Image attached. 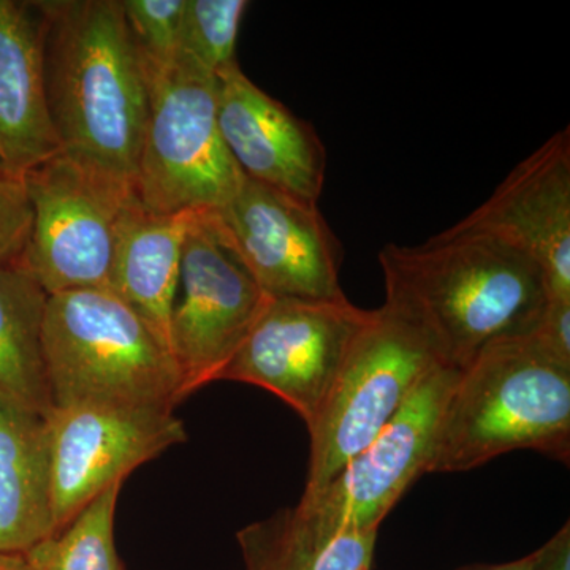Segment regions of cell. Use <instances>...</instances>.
<instances>
[{
	"mask_svg": "<svg viewBox=\"0 0 570 570\" xmlns=\"http://www.w3.org/2000/svg\"><path fill=\"white\" fill-rule=\"evenodd\" d=\"M379 264L382 307L417 333L439 365L453 370H464L494 341L530 333L551 298L534 258L456 224L423 245H385Z\"/></svg>",
	"mask_w": 570,
	"mask_h": 570,
	"instance_id": "6da1fadb",
	"label": "cell"
},
{
	"mask_svg": "<svg viewBox=\"0 0 570 570\" xmlns=\"http://www.w3.org/2000/svg\"><path fill=\"white\" fill-rule=\"evenodd\" d=\"M37 7L48 111L61 151L134 189L149 86L121 0H43Z\"/></svg>",
	"mask_w": 570,
	"mask_h": 570,
	"instance_id": "7a4b0ae2",
	"label": "cell"
},
{
	"mask_svg": "<svg viewBox=\"0 0 570 570\" xmlns=\"http://www.w3.org/2000/svg\"><path fill=\"white\" fill-rule=\"evenodd\" d=\"M515 450L570 461V366L531 332L494 341L460 371L428 474L471 471Z\"/></svg>",
	"mask_w": 570,
	"mask_h": 570,
	"instance_id": "3957f363",
	"label": "cell"
},
{
	"mask_svg": "<svg viewBox=\"0 0 570 570\" xmlns=\"http://www.w3.org/2000/svg\"><path fill=\"white\" fill-rule=\"evenodd\" d=\"M43 355L52 409L184 401L167 341L110 288L48 296Z\"/></svg>",
	"mask_w": 570,
	"mask_h": 570,
	"instance_id": "277c9868",
	"label": "cell"
},
{
	"mask_svg": "<svg viewBox=\"0 0 570 570\" xmlns=\"http://www.w3.org/2000/svg\"><path fill=\"white\" fill-rule=\"evenodd\" d=\"M142 62L149 115L135 197L153 213L217 212L245 176L220 135L216 75L183 51L163 66Z\"/></svg>",
	"mask_w": 570,
	"mask_h": 570,
	"instance_id": "5b68a950",
	"label": "cell"
},
{
	"mask_svg": "<svg viewBox=\"0 0 570 570\" xmlns=\"http://www.w3.org/2000/svg\"><path fill=\"white\" fill-rule=\"evenodd\" d=\"M438 366L442 365L414 330L384 307L374 309L307 426L309 466L302 498L321 493Z\"/></svg>",
	"mask_w": 570,
	"mask_h": 570,
	"instance_id": "8992f818",
	"label": "cell"
},
{
	"mask_svg": "<svg viewBox=\"0 0 570 570\" xmlns=\"http://www.w3.org/2000/svg\"><path fill=\"white\" fill-rule=\"evenodd\" d=\"M22 183L33 219L20 266L48 295L108 288L116 230L132 187L62 151Z\"/></svg>",
	"mask_w": 570,
	"mask_h": 570,
	"instance_id": "52a82bcc",
	"label": "cell"
},
{
	"mask_svg": "<svg viewBox=\"0 0 570 570\" xmlns=\"http://www.w3.org/2000/svg\"><path fill=\"white\" fill-rule=\"evenodd\" d=\"M269 298L217 214L193 213L170 318V348L184 400L220 381Z\"/></svg>",
	"mask_w": 570,
	"mask_h": 570,
	"instance_id": "ba28073f",
	"label": "cell"
},
{
	"mask_svg": "<svg viewBox=\"0 0 570 570\" xmlns=\"http://www.w3.org/2000/svg\"><path fill=\"white\" fill-rule=\"evenodd\" d=\"M371 313L346 295L269 298L220 381L275 393L309 426Z\"/></svg>",
	"mask_w": 570,
	"mask_h": 570,
	"instance_id": "9c48e42d",
	"label": "cell"
},
{
	"mask_svg": "<svg viewBox=\"0 0 570 570\" xmlns=\"http://www.w3.org/2000/svg\"><path fill=\"white\" fill-rule=\"evenodd\" d=\"M460 371L438 366L321 493L296 508L326 532H377L403 494L428 474L442 412Z\"/></svg>",
	"mask_w": 570,
	"mask_h": 570,
	"instance_id": "30bf717a",
	"label": "cell"
},
{
	"mask_svg": "<svg viewBox=\"0 0 570 570\" xmlns=\"http://www.w3.org/2000/svg\"><path fill=\"white\" fill-rule=\"evenodd\" d=\"M47 422L55 535L94 498L187 438L167 407L80 404L52 409Z\"/></svg>",
	"mask_w": 570,
	"mask_h": 570,
	"instance_id": "8fae6325",
	"label": "cell"
},
{
	"mask_svg": "<svg viewBox=\"0 0 570 570\" xmlns=\"http://www.w3.org/2000/svg\"><path fill=\"white\" fill-rule=\"evenodd\" d=\"M214 213L272 298L344 296L343 247L318 205L245 178L234 198Z\"/></svg>",
	"mask_w": 570,
	"mask_h": 570,
	"instance_id": "7c38bea8",
	"label": "cell"
},
{
	"mask_svg": "<svg viewBox=\"0 0 570 570\" xmlns=\"http://www.w3.org/2000/svg\"><path fill=\"white\" fill-rule=\"evenodd\" d=\"M216 80L220 135L243 176L317 205L326 153L313 124L258 88L238 62Z\"/></svg>",
	"mask_w": 570,
	"mask_h": 570,
	"instance_id": "4fadbf2b",
	"label": "cell"
},
{
	"mask_svg": "<svg viewBox=\"0 0 570 570\" xmlns=\"http://www.w3.org/2000/svg\"><path fill=\"white\" fill-rule=\"evenodd\" d=\"M460 227L504 239L538 262L551 298L570 299V130L521 160Z\"/></svg>",
	"mask_w": 570,
	"mask_h": 570,
	"instance_id": "5bb4252c",
	"label": "cell"
},
{
	"mask_svg": "<svg viewBox=\"0 0 570 570\" xmlns=\"http://www.w3.org/2000/svg\"><path fill=\"white\" fill-rule=\"evenodd\" d=\"M43 40L37 2L0 0V176L13 181L61 153L48 111Z\"/></svg>",
	"mask_w": 570,
	"mask_h": 570,
	"instance_id": "9a60e30c",
	"label": "cell"
},
{
	"mask_svg": "<svg viewBox=\"0 0 570 570\" xmlns=\"http://www.w3.org/2000/svg\"><path fill=\"white\" fill-rule=\"evenodd\" d=\"M193 213L160 214L130 198L116 230L108 288L170 346L184 238Z\"/></svg>",
	"mask_w": 570,
	"mask_h": 570,
	"instance_id": "2e32d148",
	"label": "cell"
},
{
	"mask_svg": "<svg viewBox=\"0 0 570 570\" xmlns=\"http://www.w3.org/2000/svg\"><path fill=\"white\" fill-rule=\"evenodd\" d=\"M51 535L47 417L0 396V553H28Z\"/></svg>",
	"mask_w": 570,
	"mask_h": 570,
	"instance_id": "e0dca14e",
	"label": "cell"
},
{
	"mask_svg": "<svg viewBox=\"0 0 570 570\" xmlns=\"http://www.w3.org/2000/svg\"><path fill=\"white\" fill-rule=\"evenodd\" d=\"M236 539L245 570H373L377 532L322 531L295 505Z\"/></svg>",
	"mask_w": 570,
	"mask_h": 570,
	"instance_id": "ac0fdd59",
	"label": "cell"
},
{
	"mask_svg": "<svg viewBox=\"0 0 570 570\" xmlns=\"http://www.w3.org/2000/svg\"><path fill=\"white\" fill-rule=\"evenodd\" d=\"M48 295L20 265L0 268V396L48 417L43 355Z\"/></svg>",
	"mask_w": 570,
	"mask_h": 570,
	"instance_id": "d6986e66",
	"label": "cell"
},
{
	"mask_svg": "<svg viewBox=\"0 0 570 570\" xmlns=\"http://www.w3.org/2000/svg\"><path fill=\"white\" fill-rule=\"evenodd\" d=\"M122 482L94 498L61 532L24 553L32 570H126L115 543Z\"/></svg>",
	"mask_w": 570,
	"mask_h": 570,
	"instance_id": "ffe728a7",
	"label": "cell"
},
{
	"mask_svg": "<svg viewBox=\"0 0 570 570\" xmlns=\"http://www.w3.org/2000/svg\"><path fill=\"white\" fill-rule=\"evenodd\" d=\"M246 0H186L179 51L195 59L212 73L236 62V41Z\"/></svg>",
	"mask_w": 570,
	"mask_h": 570,
	"instance_id": "44dd1931",
	"label": "cell"
},
{
	"mask_svg": "<svg viewBox=\"0 0 570 570\" xmlns=\"http://www.w3.org/2000/svg\"><path fill=\"white\" fill-rule=\"evenodd\" d=\"M127 28L146 62H170L179 52L186 0H121Z\"/></svg>",
	"mask_w": 570,
	"mask_h": 570,
	"instance_id": "7402d4cb",
	"label": "cell"
},
{
	"mask_svg": "<svg viewBox=\"0 0 570 570\" xmlns=\"http://www.w3.org/2000/svg\"><path fill=\"white\" fill-rule=\"evenodd\" d=\"M32 219L24 183L0 176V268L20 265L31 236Z\"/></svg>",
	"mask_w": 570,
	"mask_h": 570,
	"instance_id": "603a6c76",
	"label": "cell"
},
{
	"mask_svg": "<svg viewBox=\"0 0 570 570\" xmlns=\"http://www.w3.org/2000/svg\"><path fill=\"white\" fill-rule=\"evenodd\" d=\"M531 335L547 354L570 366V299L550 298Z\"/></svg>",
	"mask_w": 570,
	"mask_h": 570,
	"instance_id": "cb8c5ba5",
	"label": "cell"
},
{
	"mask_svg": "<svg viewBox=\"0 0 570 570\" xmlns=\"http://www.w3.org/2000/svg\"><path fill=\"white\" fill-rule=\"evenodd\" d=\"M534 553L531 570H570V524L566 523L557 534Z\"/></svg>",
	"mask_w": 570,
	"mask_h": 570,
	"instance_id": "d4e9b609",
	"label": "cell"
},
{
	"mask_svg": "<svg viewBox=\"0 0 570 570\" xmlns=\"http://www.w3.org/2000/svg\"><path fill=\"white\" fill-rule=\"evenodd\" d=\"M534 553L527 554L520 560L502 562V564H471L455 570H531Z\"/></svg>",
	"mask_w": 570,
	"mask_h": 570,
	"instance_id": "484cf974",
	"label": "cell"
},
{
	"mask_svg": "<svg viewBox=\"0 0 570 570\" xmlns=\"http://www.w3.org/2000/svg\"><path fill=\"white\" fill-rule=\"evenodd\" d=\"M0 570H32L24 554L0 553Z\"/></svg>",
	"mask_w": 570,
	"mask_h": 570,
	"instance_id": "4316f807",
	"label": "cell"
}]
</instances>
